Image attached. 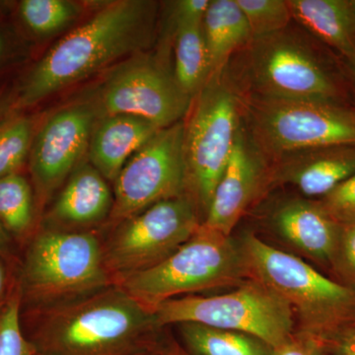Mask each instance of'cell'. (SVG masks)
I'll use <instances>...</instances> for the list:
<instances>
[{
    "instance_id": "cell-1",
    "label": "cell",
    "mask_w": 355,
    "mask_h": 355,
    "mask_svg": "<svg viewBox=\"0 0 355 355\" xmlns=\"http://www.w3.org/2000/svg\"><path fill=\"white\" fill-rule=\"evenodd\" d=\"M28 340L38 355H140L153 352V313L111 286L67 302L26 308Z\"/></svg>"
},
{
    "instance_id": "cell-2",
    "label": "cell",
    "mask_w": 355,
    "mask_h": 355,
    "mask_svg": "<svg viewBox=\"0 0 355 355\" xmlns=\"http://www.w3.org/2000/svg\"><path fill=\"white\" fill-rule=\"evenodd\" d=\"M156 4L118 0L55 44L26 78L16 108H27L150 46Z\"/></svg>"
},
{
    "instance_id": "cell-3",
    "label": "cell",
    "mask_w": 355,
    "mask_h": 355,
    "mask_svg": "<svg viewBox=\"0 0 355 355\" xmlns=\"http://www.w3.org/2000/svg\"><path fill=\"white\" fill-rule=\"evenodd\" d=\"M248 277L258 280L286 301L303 333L324 347L355 326V288L324 277L293 254L266 244L254 234L241 243Z\"/></svg>"
},
{
    "instance_id": "cell-4",
    "label": "cell",
    "mask_w": 355,
    "mask_h": 355,
    "mask_svg": "<svg viewBox=\"0 0 355 355\" xmlns=\"http://www.w3.org/2000/svg\"><path fill=\"white\" fill-rule=\"evenodd\" d=\"M22 307L67 302L114 286L94 232L46 228L33 238L19 282Z\"/></svg>"
},
{
    "instance_id": "cell-5",
    "label": "cell",
    "mask_w": 355,
    "mask_h": 355,
    "mask_svg": "<svg viewBox=\"0 0 355 355\" xmlns=\"http://www.w3.org/2000/svg\"><path fill=\"white\" fill-rule=\"evenodd\" d=\"M248 279L241 244L202 223L169 258L119 279L114 286L154 313L171 299L218 287L238 286Z\"/></svg>"
},
{
    "instance_id": "cell-6",
    "label": "cell",
    "mask_w": 355,
    "mask_h": 355,
    "mask_svg": "<svg viewBox=\"0 0 355 355\" xmlns=\"http://www.w3.org/2000/svg\"><path fill=\"white\" fill-rule=\"evenodd\" d=\"M251 43L250 72L261 97L354 104L342 64L336 67L284 30Z\"/></svg>"
},
{
    "instance_id": "cell-7",
    "label": "cell",
    "mask_w": 355,
    "mask_h": 355,
    "mask_svg": "<svg viewBox=\"0 0 355 355\" xmlns=\"http://www.w3.org/2000/svg\"><path fill=\"white\" fill-rule=\"evenodd\" d=\"M153 314L159 328L172 324H205L253 336L273 349L293 335L295 324L288 303L253 279L220 295L171 299L159 306Z\"/></svg>"
},
{
    "instance_id": "cell-8",
    "label": "cell",
    "mask_w": 355,
    "mask_h": 355,
    "mask_svg": "<svg viewBox=\"0 0 355 355\" xmlns=\"http://www.w3.org/2000/svg\"><path fill=\"white\" fill-rule=\"evenodd\" d=\"M249 118L254 144L272 155L355 146V104L261 97L250 105Z\"/></svg>"
},
{
    "instance_id": "cell-9",
    "label": "cell",
    "mask_w": 355,
    "mask_h": 355,
    "mask_svg": "<svg viewBox=\"0 0 355 355\" xmlns=\"http://www.w3.org/2000/svg\"><path fill=\"white\" fill-rule=\"evenodd\" d=\"M219 76L210 77L198 93L184 123L188 186L196 205L205 214L240 130L237 97Z\"/></svg>"
},
{
    "instance_id": "cell-10",
    "label": "cell",
    "mask_w": 355,
    "mask_h": 355,
    "mask_svg": "<svg viewBox=\"0 0 355 355\" xmlns=\"http://www.w3.org/2000/svg\"><path fill=\"white\" fill-rule=\"evenodd\" d=\"M202 222L189 196L156 203L119 223L104 242L105 263L113 279L157 266L183 246Z\"/></svg>"
},
{
    "instance_id": "cell-11",
    "label": "cell",
    "mask_w": 355,
    "mask_h": 355,
    "mask_svg": "<svg viewBox=\"0 0 355 355\" xmlns=\"http://www.w3.org/2000/svg\"><path fill=\"white\" fill-rule=\"evenodd\" d=\"M188 187L184 123L161 128L133 154L114 182L110 218L127 220L156 203L184 195Z\"/></svg>"
},
{
    "instance_id": "cell-12",
    "label": "cell",
    "mask_w": 355,
    "mask_h": 355,
    "mask_svg": "<svg viewBox=\"0 0 355 355\" xmlns=\"http://www.w3.org/2000/svg\"><path fill=\"white\" fill-rule=\"evenodd\" d=\"M190 96L178 85L174 72L157 58L133 55L109 76L101 90L106 116L130 114L165 128L190 111Z\"/></svg>"
},
{
    "instance_id": "cell-13",
    "label": "cell",
    "mask_w": 355,
    "mask_h": 355,
    "mask_svg": "<svg viewBox=\"0 0 355 355\" xmlns=\"http://www.w3.org/2000/svg\"><path fill=\"white\" fill-rule=\"evenodd\" d=\"M96 114L89 104L67 107L53 114L33 139L30 171L40 200H48L78 167L89 149Z\"/></svg>"
},
{
    "instance_id": "cell-14",
    "label": "cell",
    "mask_w": 355,
    "mask_h": 355,
    "mask_svg": "<svg viewBox=\"0 0 355 355\" xmlns=\"http://www.w3.org/2000/svg\"><path fill=\"white\" fill-rule=\"evenodd\" d=\"M263 178L265 168L261 156L240 128L227 166L210 200L203 225L231 236L260 191Z\"/></svg>"
},
{
    "instance_id": "cell-15",
    "label": "cell",
    "mask_w": 355,
    "mask_h": 355,
    "mask_svg": "<svg viewBox=\"0 0 355 355\" xmlns=\"http://www.w3.org/2000/svg\"><path fill=\"white\" fill-rule=\"evenodd\" d=\"M273 223L279 235L291 246L331 268L340 222L321 202L291 200L275 212Z\"/></svg>"
},
{
    "instance_id": "cell-16",
    "label": "cell",
    "mask_w": 355,
    "mask_h": 355,
    "mask_svg": "<svg viewBox=\"0 0 355 355\" xmlns=\"http://www.w3.org/2000/svg\"><path fill=\"white\" fill-rule=\"evenodd\" d=\"M161 128L150 121L130 116H105L95 125L89 144L91 164L107 181L114 182L130 157Z\"/></svg>"
},
{
    "instance_id": "cell-17",
    "label": "cell",
    "mask_w": 355,
    "mask_h": 355,
    "mask_svg": "<svg viewBox=\"0 0 355 355\" xmlns=\"http://www.w3.org/2000/svg\"><path fill=\"white\" fill-rule=\"evenodd\" d=\"M286 157L277 178L308 198L326 197L355 174V146L324 147Z\"/></svg>"
},
{
    "instance_id": "cell-18",
    "label": "cell",
    "mask_w": 355,
    "mask_h": 355,
    "mask_svg": "<svg viewBox=\"0 0 355 355\" xmlns=\"http://www.w3.org/2000/svg\"><path fill=\"white\" fill-rule=\"evenodd\" d=\"M113 205L114 193L107 180L86 163L72 172L51 210L50 219L64 225H93L110 217Z\"/></svg>"
},
{
    "instance_id": "cell-19",
    "label": "cell",
    "mask_w": 355,
    "mask_h": 355,
    "mask_svg": "<svg viewBox=\"0 0 355 355\" xmlns=\"http://www.w3.org/2000/svg\"><path fill=\"white\" fill-rule=\"evenodd\" d=\"M291 16L340 58H355V16L350 0H287Z\"/></svg>"
},
{
    "instance_id": "cell-20",
    "label": "cell",
    "mask_w": 355,
    "mask_h": 355,
    "mask_svg": "<svg viewBox=\"0 0 355 355\" xmlns=\"http://www.w3.org/2000/svg\"><path fill=\"white\" fill-rule=\"evenodd\" d=\"M202 31L209 51L210 77L220 74L230 55L252 42L249 24L236 0H210Z\"/></svg>"
},
{
    "instance_id": "cell-21",
    "label": "cell",
    "mask_w": 355,
    "mask_h": 355,
    "mask_svg": "<svg viewBox=\"0 0 355 355\" xmlns=\"http://www.w3.org/2000/svg\"><path fill=\"white\" fill-rule=\"evenodd\" d=\"M184 349L191 355H273L272 347L247 334L205 324H178Z\"/></svg>"
},
{
    "instance_id": "cell-22",
    "label": "cell",
    "mask_w": 355,
    "mask_h": 355,
    "mask_svg": "<svg viewBox=\"0 0 355 355\" xmlns=\"http://www.w3.org/2000/svg\"><path fill=\"white\" fill-rule=\"evenodd\" d=\"M174 76L178 85L193 98L210 77L209 51L202 25L176 26Z\"/></svg>"
},
{
    "instance_id": "cell-23",
    "label": "cell",
    "mask_w": 355,
    "mask_h": 355,
    "mask_svg": "<svg viewBox=\"0 0 355 355\" xmlns=\"http://www.w3.org/2000/svg\"><path fill=\"white\" fill-rule=\"evenodd\" d=\"M34 220L32 188L22 175L0 178V222L9 234L23 239Z\"/></svg>"
},
{
    "instance_id": "cell-24",
    "label": "cell",
    "mask_w": 355,
    "mask_h": 355,
    "mask_svg": "<svg viewBox=\"0 0 355 355\" xmlns=\"http://www.w3.org/2000/svg\"><path fill=\"white\" fill-rule=\"evenodd\" d=\"M80 13L76 2L67 0H24L20 14L28 27L39 35L60 31Z\"/></svg>"
},
{
    "instance_id": "cell-25",
    "label": "cell",
    "mask_w": 355,
    "mask_h": 355,
    "mask_svg": "<svg viewBox=\"0 0 355 355\" xmlns=\"http://www.w3.org/2000/svg\"><path fill=\"white\" fill-rule=\"evenodd\" d=\"M22 299L18 282L0 304V355H38L22 324Z\"/></svg>"
},
{
    "instance_id": "cell-26",
    "label": "cell",
    "mask_w": 355,
    "mask_h": 355,
    "mask_svg": "<svg viewBox=\"0 0 355 355\" xmlns=\"http://www.w3.org/2000/svg\"><path fill=\"white\" fill-rule=\"evenodd\" d=\"M33 123L16 116L0 125V178L15 174L31 151Z\"/></svg>"
},
{
    "instance_id": "cell-27",
    "label": "cell",
    "mask_w": 355,
    "mask_h": 355,
    "mask_svg": "<svg viewBox=\"0 0 355 355\" xmlns=\"http://www.w3.org/2000/svg\"><path fill=\"white\" fill-rule=\"evenodd\" d=\"M251 30L252 41L284 31L292 19L287 0H236Z\"/></svg>"
},
{
    "instance_id": "cell-28",
    "label": "cell",
    "mask_w": 355,
    "mask_h": 355,
    "mask_svg": "<svg viewBox=\"0 0 355 355\" xmlns=\"http://www.w3.org/2000/svg\"><path fill=\"white\" fill-rule=\"evenodd\" d=\"M338 222V241L331 268L338 282L355 288V216Z\"/></svg>"
},
{
    "instance_id": "cell-29",
    "label": "cell",
    "mask_w": 355,
    "mask_h": 355,
    "mask_svg": "<svg viewBox=\"0 0 355 355\" xmlns=\"http://www.w3.org/2000/svg\"><path fill=\"white\" fill-rule=\"evenodd\" d=\"M320 202L336 220L355 216V174L338 184Z\"/></svg>"
},
{
    "instance_id": "cell-30",
    "label": "cell",
    "mask_w": 355,
    "mask_h": 355,
    "mask_svg": "<svg viewBox=\"0 0 355 355\" xmlns=\"http://www.w3.org/2000/svg\"><path fill=\"white\" fill-rule=\"evenodd\" d=\"M326 347L315 336L303 331L293 335L273 350V355H324Z\"/></svg>"
},
{
    "instance_id": "cell-31",
    "label": "cell",
    "mask_w": 355,
    "mask_h": 355,
    "mask_svg": "<svg viewBox=\"0 0 355 355\" xmlns=\"http://www.w3.org/2000/svg\"><path fill=\"white\" fill-rule=\"evenodd\" d=\"M210 0H180L174 2L175 26L202 25Z\"/></svg>"
},
{
    "instance_id": "cell-32",
    "label": "cell",
    "mask_w": 355,
    "mask_h": 355,
    "mask_svg": "<svg viewBox=\"0 0 355 355\" xmlns=\"http://www.w3.org/2000/svg\"><path fill=\"white\" fill-rule=\"evenodd\" d=\"M326 350L333 355H355V326L331 338L326 345Z\"/></svg>"
},
{
    "instance_id": "cell-33",
    "label": "cell",
    "mask_w": 355,
    "mask_h": 355,
    "mask_svg": "<svg viewBox=\"0 0 355 355\" xmlns=\"http://www.w3.org/2000/svg\"><path fill=\"white\" fill-rule=\"evenodd\" d=\"M340 64H342L343 71L352 91L355 92V58H349V60H343L340 58Z\"/></svg>"
},
{
    "instance_id": "cell-34",
    "label": "cell",
    "mask_w": 355,
    "mask_h": 355,
    "mask_svg": "<svg viewBox=\"0 0 355 355\" xmlns=\"http://www.w3.org/2000/svg\"><path fill=\"white\" fill-rule=\"evenodd\" d=\"M11 242H12V239H11L10 234L7 232L6 229L3 227L1 222H0V254H8Z\"/></svg>"
},
{
    "instance_id": "cell-35",
    "label": "cell",
    "mask_w": 355,
    "mask_h": 355,
    "mask_svg": "<svg viewBox=\"0 0 355 355\" xmlns=\"http://www.w3.org/2000/svg\"><path fill=\"white\" fill-rule=\"evenodd\" d=\"M7 289V279H6V272L4 270V266H2V263H0V304L3 302L4 299L6 298Z\"/></svg>"
},
{
    "instance_id": "cell-36",
    "label": "cell",
    "mask_w": 355,
    "mask_h": 355,
    "mask_svg": "<svg viewBox=\"0 0 355 355\" xmlns=\"http://www.w3.org/2000/svg\"><path fill=\"white\" fill-rule=\"evenodd\" d=\"M157 352L161 355H191L186 349L177 345H170L167 349L158 350Z\"/></svg>"
},
{
    "instance_id": "cell-37",
    "label": "cell",
    "mask_w": 355,
    "mask_h": 355,
    "mask_svg": "<svg viewBox=\"0 0 355 355\" xmlns=\"http://www.w3.org/2000/svg\"><path fill=\"white\" fill-rule=\"evenodd\" d=\"M350 6H352V10H354L355 16V0H350Z\"/></svg>"
},
{
    "instance_id": "cell-38",
    "label": "cell",
    "mask_w": 355,
    "mask_h": 355,
    "mask_svg": "<svg viewBox=\"0 0 355 355\" xmlns=\"http://www.w3.org/2000/svg\"><path fill=\"white\" fill-rule=\"evenodd\" d=\"M2 43L1 40H0V53H1Z\"/></svg>"
},
{
    "instance_id": "cell-39",
    "label": "cell",
    "mask_w": 355,
    "mask_h": 355,
    "mask_svg": "<svg viewBox=\"0 0 355 355\" xmlns=\"http://www.w3.org/2000/svg\"><path fill=\"white\" fill-rule=\"evenodd\" d=\"M1 94H0V107H1Z\"/></svg>"
},
{
    "instance_id": "cell-40",
    "label": "cell",
    "mask_w": 355,
    "mask_h": 355,
    "mask_svg": "<svg viewBox=\"0 0 355 355\" xmlns=\"http://www.w3.org/2000/svg\"><path fill=\"white\" fill-rule=\"evenodd\" d=\"M140 355H151V352H148V354H140Z\"/></svg>"
}]
</instances>
